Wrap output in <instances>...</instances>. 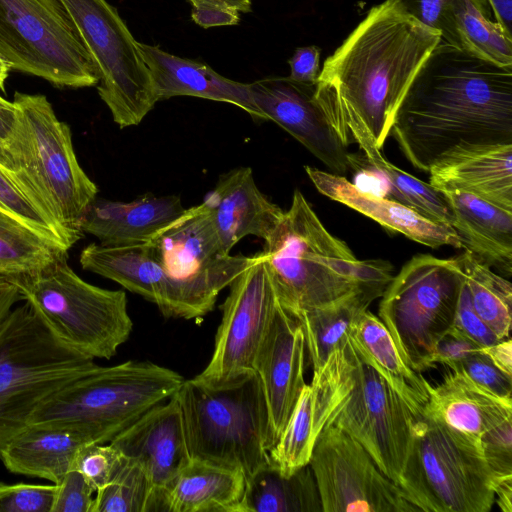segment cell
<instances>
[{"label":"cell","mask_w":512,"mask_h":512,"mask_svg":"<svg viewBox=\"0 0 512 512\" xmlns=\"http://www.w3.org/2000/svg\"><path fill=\"white\" fill-rule=\"evenodd\" d=\"M441 35L398 0L373 6L323 63L315 100L348 147L371 141L382 150L414 78Z\"/></svg>","instance_id":"cell-1"},{"label":"cell","mask_w":512,"mask_h":512,"mask_svg":"<svg viewBox=\"0 0 512 512\" xmlns=\"http://www.w3.org/2000/svg\"><path fill=\"white\" fill-rule=\"evenodd\" d=\"M390 134L407 160L427 173L459 144H512V66L441 39L414 78Z\"/></svg>","instance_id":"cell-2"},{"label":"cell","mask_w":512,"mask_h":512,"mask_svg":"<svg viewBox=\"0 0 512 512\" xmlns=\"http://www.w3.org/2000/svg\"><path fill=\"white\" fill-rule=\"evenodd\" d=\"M261 253L292 314L330 305L364 287H387L394 277L388 261L358 260L298 189Z\"/></svg>","instance_id":"cell-3"},{"label":"cell","mask_w":512,"mask_h":512,"mask_svg":"<svg viewBox=\"0 0 512 512\" xmlns=\"http://www.w3.org/2000/svg\"><path fill=\"white\" fill-rule=\"evenodd\" d=\"M14 127L4 142L13 174L37 207L75 244L98 188L80 166L69 126L46 96L16 91Z\"/></svg>","instance_id":"cell-4"},{"label":"cell","mask_w":512,"mask_h":512,"mask_svg":"<svg viewBox=\"0 0 512 512\" xmlns=\"http://www.w3.org/2000/svg\"><path fill=\"white\" fill-rule=\"evenodd\" d=\"M183 376L151 361L97 366L48 397L29 426L61 428L105 444L180 389Z\"/></svg>","instance_id":"cell-5"},{"label":"cell","mask_w":512,"mask_h":512,"mask_svg":"<svg viewBox=\"0 0 512 512\" xmlns=\"http://www.w3.org/2000/svg\"><path fill=\"white\" fill-rule=\"evenodd\" d=\"M23 302L0 324V450L29 427L48 397L98 366L60 340Z\"/></svg>","instance_id":"cell-6"},{"label":"cell","mask_w":512,"mask_h":512,"mask_svg":"<svg viewBox=\"0 0 512 512\" xmlns=\"http://www.w3.org/2000/svg\"><path fill=\"white\" fill-rule=\"evenodd\" d=\"M496 482L480 440L414 413L399 487L420 512H489Z\"/></svg>","instance_id":"cell-7"},{"label":"cell","mask_w":512,"mask_h":512,"mask_svg":"<svg viewBox=\"0 0 512 512\" xmlns=\"http://www.w3.org/2000/svg\"><path fill=\"white\" fill-rule=\"evenodd\" d=\"M175 395L192 459L241 470L246 478L268 463V416L255 372L220 387L193 377Z\"/></svg>","instance_id":"cell-8"},{"label":"cell","mask_w":512,"mask_h":512,"mask_svg":"<svg viewBox=\"0 0 512 512\" xmlns=\"http://www.w3.org/2000/svg\"><path fill=\"white\" fill-rule=\"evenodd\" d=\"M11 279L50 330L85 356L110 359L130 337L133 322L126 293L86 282L66 256Z\"/></svg>","instance_id":"cell-9"},{"label":"cell","mask_w":512,"mask_h":512,"mask_svg":"<svg viewBox=\"0 0 512 512\" xmlns=\"http://www.w3.org/2000/svg\"><path fill=\"white\" fill-rule=\"evenodd\" d=\"M148 243L167 281L166 318L191 320L208 314L219 293L257 257L224 249L204 202L185 209Z\"/></svg>","instance_id":"cell-10"},{"label":"cell","mask_w":512,"mask_h":512,"mask_svg":"<svg viewBox=\"0 0 512 512\" xmlns=\"http://www.w3.org/2000/svg\"><path fill=\"white\" fill-rule=\"evenodd\" d=\"M462 285L463 276L453 258L420 254L402 267L383 292L379 319L415 372L432 368L436 347L452 326Z\"/></svg>","instance_id":"cell-11"},{"label":"cell","mask_w":512,"mask_h":512,"mask_svg":"<svg viewBox=\"0 0 512 512\" xmlns=\"http://www.w3.org/2000/svg\"><path fill=\"white\" fill-rule=\"evenodd\" d=\"M0 57L57 87L98 84L96 66L60 0H0Z\"/></svg>","instance_id":"cell-12"},{"label":"cell","mask_w":512,"mask_h":512,"mask_svg":"<svg viewBox=\"0 0 512 512\" xmlns=\"http://www.w3.org/2000/svg\"><path fill=\"white\" fill-rule=\"evenodd\" d=\"M98 72L97 91L120 128L136 126L158 101L138 41L107 0H60Z\"/></svg>","instance_id":"cell-13"},{"label":"cell","mask_w":512,"mask_h":512,"mask_svg":"<svg viewBox=\"0 0 512 512\" xmlns=\"http://www.w3.org/2000/svg\"><path fill=\"white\" fill-rule=\"evenodd\" d=\"M348 348L350 385L327 425L339 427L358 441L399 485L416 411L362 357L349 333Z\"/></svg>","instance_id":"cell-14"},{"label":"cell","mask_w":512,"mask_h":512,"mask_svg":"<svg viewBox=\"0 0 512 512\" xmlns=\"http://www.w3.org/2000/svg\"><path fill=\"white\" fill-rule=\"evenodd\" d=\"M229 285L212 357L194 378L207 385L232 384L255 372V361L280 302L273 274L261 252Z\"/></svg>","instance_id":"cell-15"},{"label":"cell","mask_w":512,"mask_h":512,"mask_svg":"<svg viewBox=\"0 0 512 512\" xmlns=\"http://www.w3.org/2000/svg\"><path fill=\"white\" fill-rule=\"evenodd\" d=\"M308 464L323 512H420L369 452L335 425L323 428Z\"/></svg>","instance_id":"cell-16"},{"label":"cell","mask_w":512,"mask_h":512,"mask_svg":"<svg viewBox=\"0 0 512 512\" xmlns=\"http://www.w3.org/2000/svg\"><path fill=\"white\" fill-rule=\"evenodd\" d=\"M348 333L325 364L313 370L278 441L268 451L269 463L291 475L309 463L316 440L329 423L350 385Z\"/></svg>","instance_id":"cell-17"},{"label":"cell","mask_w":512,"mask_h":512,"mask_svg":"<svg viewBox=\"0 0 512 512\" xmlns=\"http://www.w3.org/2000/svg\"><path fill=\"white\" fill-rule=\"evenodd\" d=\"M109 443L143 469L149 485L146 512H166L168 490L191 459L176 395L151 408Z\"/></svg>","instance_id":"cell-18"},{"label":"cell","mask_w":512,"mask_h":512,"mask_svg":"<svg viewBox=\"0 0 512 512\" xmlns=\"http://www.w3.org/2000/svg\"><path fill=\"white\" fill-rule=\"evenodd\" d=\"M250 91L264 120L282 127L335 174L350 170L347 147L315 100V84L269 77L250 83Z\"/></svg>","instance_id":"cell-19"},{"label":"cell","mask_w":512,"mask_h":512,"mask_svg":"<svg viewBox=\"0 0 512 512\" xmlns=\"http://www.w3.org/2000/svg\"><path fill=\"white\" fill-rule=\"evenodd\" d=\"M303 330L281 298L255 361L268 416L267 449L278 441L305 386Z\"/></svg>","instance_id":"cell-20"},{"label":"cell","mask_w":512,"mask_h":512,"mask_svg":"<svg viewBox=\"0 0 512 512\" xmlns=\"http://www.w3.org/2000/svg\"><path fill=\"white\" fill-rule=\"evenodd\" d=\"M429 184L473 194L512 211V144H459L438 157Z\"/></svg>","instance_id":"cell-21"},{"label":"cell","mask_w":512,"mask_h":512,"mask_svg":"<svg viewBox=\"0 0 512 512\" xmlns=\"http://www.w3.org/2000/svg\"><path fill=\"white\" fill-rule=\"evenodd\" d=\"M203 202L228 253L246 236L268 239L284 214L259 190L252 169L244 166L222 174Z\"/></svg>","instance_id":"cell-22"},{"label":"cell","mask_w":512,"mask_h":512,"mask_svg":"<svg viewBox=\"0 0 512 512\" xmlns=\"http://www.w3.org/2000/svg\"><path fill=\"white\" fill-rule=\"evenodd\" d=\"M304 169L321 194L371 218L385 229L401 233L431 248H462L460 239L451 226L431 221L395 200L364 193L342 175L312 166H305Z\"/></svg>","instance_id":"cell-23"},{"label":"cell","mask_w":512,"mask_h":512,"mask_svg":"<svg viewBox=\"0 0 512 512\" xmlns=\"http://www.w3.org/2000/svg\"><path fill=\"white\" fill-rule=\"evenodd\" d=\"M158 101L193 96L233 104L255 119L264 120L256 107L250 84L228 79L205 63L168 53L159 46L138 42Z\"/></svg>","instance_id":"cell-24"},{"label":"cell","mask_w":512,"mask_h":512,"mask_svg":"<svg viewBox=\"0 0 512 512\" xmlns=\"http://www.w3.org/2000/svg\"><path fill=\"white\" fill-rule=\"evenodd\" d=\"M184 210L177 195L146 193L129 202L95 198L82 216L80 228L103 245L145 243Z\"/></svg>","instance_id":"cell-25"},{"label":"cell","mask_w":512,"mask_h":512,"mask_svg":"<svg viewBox=\"0 0 512 512\" xmlns=\"http://www.w3.org/2000/svg\"><path fill=\"white\" fill-rule=\"evenodd\" d=\"M441 192L452 210L451 227L462 248L487 266L511 276L512 211L464 191Z\"/></svg>","instance_id":"cell-26"},{"label":"cell","mask_w":512,"mask_h":512,"mask_svg":"<svg viewBox=\"0 0 512 512\" xmlns=\"http://www.w3.org/2000/svg\"><path fill=\"white\" fill-rule=\"evenodd\" d=\"M424 410L477 440L490 428L512 418V401L496 397L462 372L448 369L436 386L428 383Z\"/></svg>","instance_id":"cell-27"},{"label":"cell","mask_w":512,"mask_h":512,"mask_svg":"<svg viewBox=\"0 0 512 512\" xmlns=\"http://www.w3.org/2000/svg\"><path fill=\"white\" fill-rule=\"evenodd\" d=\"M84 270L120 284L167 311V281L148 242L130 245L86 246L79 257Z\"/></svg>","instance_id":"cell-28"},{"label":"cell","mask_w":512,"mask_h":512,"mask_svg":"<svg viewBox=\"0 0 512 512\" xmlns=\"http://www.w3.org/2000/svg\"><path fill=\"white\" fill-rule=\"evenodd\" d=\"M246 488L241 470L190 459L166 496V512H240Z\"/></svg>","instance_id":"cell-29"},{"label":"cell","mask_w":512,"mask_h":512,"mask_svg":"<svg viewBox=\"0 0 512 512\" xmlns=\"http://www.w3.org/2000/svg\"><path fill=\"white\" fill-rule=\"evenodd\" d=\"M87 442L71 430L29 426L0 450V460L13 474L58 484L71 470L78 449Z\"/></svg>","instance_id":"cell-30"},{"label":"cell","mask_w":512,"mask_h":512,"mask_svg":"<svg viewBox=\"0 0 512 512\" xmlns=\"http://www.w3.org/2000/svg\"><path fill=\"white\" fill-rule=\"evenodd\" d=\"M349 337L362 355L414 410L424 407L428 381L402 359L384 323L368 309L353 320Z\"/></svg>","instance_id":"cell-31"},{"label":"cell","mask_w":512,"mask_h":512,"mask_svg":"<svg viewBox=\"0 0 512 512\" xmlns=\"http://www.w3.org/2000/svg\"><path fill=\"white\" fill-rule=\"evenodd\" d=\"M240 512H323L309 464L283 475L268 461L246 478Z\"/></svg>","instance_id":"cell-32"},{"label":"cell","mask_w":512,"mask_h":512,"mask_svg":"<svg viewBox=\"0 0 512 512\" xmlns=\"http://www.w3.org/2000/svg\"><path fill=\"white\" fill-rule=\"evenodd\" d=\"M386 287H364L330 305L292 314L299 322L313 370L323 366L347 335L353 320L381 297ZM290 312V311H289Z\"/></svg>","instance_id":"cell-33"},{"label":"cell","mask_w":512,"mask_h":512,"mask_svg":"<svg viewBox=\"0 0 512 512\" xmlns=\"http://www.w3.org/2000/svg\"><path fill=\"white\" fill-rule=\"evenodd\" d=\"M453 259L462 273L475 312L500 340L509 338L512 322L511 282L466 250Z\"/></svg>","instance_id":"cell-34"},{"label":"cell","mask_w":512,"mask_h":512,"mask_svg":"<svg viewBox=\"0 0 512 512\" xmlns=\"http://www.w3.org/2000/svg\"><path fill=\"white\" fill-rule=\"evenodd\" d=\"M460 49L501 67L512 66V36L494 19L487 0H452Z\"/></svg>","instance_id":"cell-35"},{"label":"cell","mask_w":512,"mask_h":512,"mask_svg":"<svg viewBox=\"0 0 512 512\" xmlns=\"http://www.w3.org/2000/svg\"><path fill=\"white\" fill-rule=\"evenodd\" d=\"M66 250L0 210V275L34 273L66 256Z\"/></svg>","instance_id":"cell-36"},{"label":"cell","mask_w":512,"mask_h":512,"mask_svg":"<svg viewBox=\"0 0 512 512\" xmlns=\"http://www.w3.org/2000/svg\"><path fill=\"white\" fill-rule=\"evenodd\" d=\"M368 161L381 171L390 183V199L404 204L431 221L451 226L453 214L444 194L389 162L372 142L360 143Z\"/></svg>","instance_id":"cell-37"},{"label":"cell","mask_w":512,"mask_h":512,"mask_svg":"<svg viewBox=\"0 0 512 512\" xmlns=\"http://www.w3.org/2000/svg\"><path fill=\"white\" fill-rule=\"evenodd\" d=\"M95 493L90 512H146L149 485L143 469L125 458L114 478Z\"/></svg>","instance_id":"cell-38"},{"label":"cell","mask_w":512,"mask_h":512,"mask_svg":"<svg viewBox=\"0 0 512 512\" xmlns=\"http://www.w3.org/2000/svg\"><path fill=\"white\" fill-rule=\"evenodd\" d=\"M0 210L34 229L64 250L73 241L34 203L14 174L0 164Z\"/></svg>","instance_id":"cell-39"},{"label":"cell","mask_w":512,"mask_h":512,"mask_svg":"<svg viewBox=\"0 0 512 512\" xmlns=\"http://www.w3.org/2000/svg\"><path fill=\"white\" fill-rule=\"evenodd\" d=\"M124 460L111 443L87 442L78 449L71 469L78 471L96 492L114 478Z\"/></svg>","instance_id":"cell-40"},{"label":"cell","mask_w":512,"mask_h":512,"mask_svg":"<svg viewBox=\"0 0 512 512\" xmlns=\"http://www.w3.org/2000/svg\"><path fill=\"white\" fill-rule=\"evenodd\" d=\"M398 2L413 18L437 31L442 40L460 49L452 12V0H398Z\"/></svg>","instance_id":"cell-41"},{"label":"cell","mask_w":512,"mask_h":512,"mask_svg":"<svg viewBox=\"0 0 512 512\" xmlns=\"http://www.w3.org/2000/svg\"><path fill=\"white\" fill-rule=\"evenodd\" d=\"M448 369L460 371L496 397L512 401V376L499 370L482 350Z\"/></svg>","instance_id":"cell-42"},{"label":"cell","mask_w":512,"mask_h":512,"mask_svg":"<svg viewBox=\"0 0 512 512\" xmlns=\"http://www.w3.org/2000/svg\"><path fill=\"white\" fill-rule=\"evenodd\" d=\"M55 490V484H5L0 489V512H51Z\"/></svg>","instance_id":"cell-43"},{"label":"cell","mask_w":512,"mask_h":512,"mask_svg":"<svg viewBox=\"0 0 512 512\" xmlns=\"http://www.w3.org/2000/svg\"><path fill=\"white\" fill-rule=\"evenodd\" d=\"M483 455L497 481L512 476V418L493 426L480 438Z\"/></svg>","instance_id":"cell-44"},{"label":"cell","mask_w":512,"mask_h":512,"mask_svg":"<svg viewBox=\"0 0 512 512\" xmlns=\"http://www.w3.org/2000/svg\"><path fill=\"white\" fill-rule=\"evenodd\" d=\"M448 333L466 338L482 348L500 340L475 312L464 280L454 320Z\"/></svg>","instance_id":"cell-45"},{"label":"cell","mask_w":512,"mask_h":512,"mask_svg":"<svg viewBox=\"0 0 512 512\" xmlns=\"http://www.w3.org/2000/svg\"><path fill=\"white\" fill-rule=\"evenodd\" d=\"M55 485L51 512H90L95 491L78 471L69 470Z\"/></svg>","instance_id":"cell-46"},{"label":"cell","mask_w":512,"mask_h":512,"mask_svg":"<svg viewBox=\"0 0 512 512\" xmlns=\"http://www.w3.org/2000/svg\"><path fill=\"white\" fill-rule=\"evenodd\" d=\"M349 168L354 171L353 185L364 193L390 199L391 186L386 176L364 154L349 153Z\"/></svg>","instance_id":"cell-47"},{"label":"cell","mask_w":512,"mask_h":512,"mask_svg":"<svg viewBox=\"0 0 512 512\" xmlns=\"http://www.w3.org/2000/svg\"><path fill=\"white\" fill-rule=\"evenodd\" d=\"M191 18L203 28L233 26L240 21V12L223 0H187Z\"/></svg>","instance_id":"cell-48"},{"label":"cell","mask_w":512,"mask_h":512,"mask_svg":"<svg viewBox=\"0 0 512 512\" xmlns=\"http://www.w3.org/2000/svg\"><path fill=\"white\" fill-rule=\"evenodd\" d=\"M482 347L458 335L447 333L438 343L432 357V368L444 365L451 368L467 357L481 351Z\"/></svg>","instance_id":"cell-49"},{"label":"cell","mask_w":512,"mask_h":512,"mask_svg":"<svg viewBox=\"0 0 512 512\" xmlns=\"http://www.w3.org/2000/svg\"><path fill=\"white\" fill-rule=\"evenodd\" d=\"M320 52L314 45L297 48L288 60V77L296 82L315 84L320 73Z\"/></svg>","instance_id":"cell-50"},{"label":"cell","mask_w":512,"mask_h":512,"mask_svg":"<svg viewBox=\"0 0 512 512\" xmlns=\"http://www.w3.org/2000/svg\"><path fill=\"white\" fill-rule=\"evenodd\" d=\"M481 350L499 370L512 376V342L510 337L483 347Z\"/></svg>","instance_id":"cell-51"},{"label":"cell","mask_w":512,"mask_h":512,"mask_svg":"<svg viewBox=\"0 0 512 512\" xmlns=\"http://www.w3.org/2000/svg\"><path fill=\"white\" fill-rule=\"evenodd\" d=\"M23 297L11 278L0 275V324Z\"/></svg>","instance_id":"cell-52"},{"label":"cell","mask_w":512,"mask_h":512,"mask_svg":"<svg viewBox=\"0 0 512 512\" xmlns=\"http://www.w3.org/2000/svg\"><path fill=\"white\" fill-rule=\"evenodd\" d=\"M494 20L512 36V0H487Z\"/></svg>","instance_id":"cell-53"},{"label":"cell","mask_w":512,"mask_h":512,"mask_svg":"<svg viewBox=\"0 0 512 512\" xmlns=\"http://www.w3.org/2000/svg\"><path fill=\"white\" fill-rule=\"evenodd\" d=\"M16 121V109L13 102L0 96V141L4 144Z\"/></svg>","instance_id":"cell-54"},{"label":"cell","mask_w":512,"mask_h":512,"mask_svg":"<svg viewBox=\"0 0 512 512\" xmlns=\"http://www.w3.org/2000/svg\"><path fill=\"white\" fill-rule=\"evenodd\" d=\"M495 502L502 512H512V476L499 479L494 488Z\"/></svg>","instance_id":"cell-55"},{"label":"cell","mask_w":512,"mask_h":512,"mask_svg":"<svg viewBox=\"0 0 512 512\" xmlns=\"http://www.w3.org/2000/svg\"><path fill=\"white\" fill-rule=\"evenodd\" d=\"M229 5L236 8L240 13H248L252 11L251 0H223Z\"/></svg>","instance_id":"cell-56"},{"label":"cell","mask_w":512,"mask_h":512,"mask_svg":"<svg viewBox=\"0 0 512 512\" xmlns=\"http://www.w3.org/2000/svg\"><path fill=\"white\" fill-rule=\"evenodd\" d=\"M10 66L0 57V90H5V81L9 75Z\"/></svg>","instance_id":"cell-57"},{"label":"cell","mask_w":512,"mask_h":512,"mask_svg":"<svg viewBox=\"0 0 512 512\" xmlns=\"http://www.w3.org/2000/svg\"><path fill=\"white\" fill-rule=\"evenodd\" d=\"M0 164L13 172L11 161L8 157L4 144L0 141Z\"/></svg>","instance_id":"cell-58"},{"label":"cell","mask_w":512,"mask_h":512,"mask_svg":"<svg viewBox=\"0 0 512 512\" xmlns=\"http://www.w3.org/2000/svg\"><path fill=\"white\" fill-rule=\"evenodd\" d=\"M5 484L0 482V489L4 486Z\"/></svg>","instance_id":"cell-59"}]
</instances>
